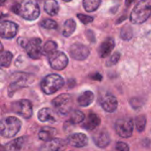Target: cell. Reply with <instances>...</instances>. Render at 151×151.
Instances as JSON below:
<instances>
[{"instance_id": "6da1fadb", "label": "cell", "mask_w": 151, "mask_h": 151, "mask_svg": "<svg viewBox=\"0 0 151 151\" xmlns=\"http://www.w3.org/2000/svg\"><path fill=\"white\" fill-rule=\"evenodd\" d=\"M150 15L151 0H140L130 14V20L134 25L142 24Z\"/></svg>"}, {"instance_id": "7a4b0ae2", "label": "cell", "mask_w": 151, "mask_h": 151, "mask_svg": "<svg viewBox=\"0 0 151 151\" xmlns=\"http://www.w3.org/2000/svg\"><path fill=\"white\" fill-rule=\"evenodd\" d=\"M35 80V75L26 73H15L11 76V83L8 88L9 96H12L18 89L30 86Z\"/></svg>"}, {"instance_id": "3957f363", "label": "cell", "mask_w": 151, "mask_h": 151, "mask_svg": "<svg viewBox=\"0 0 151 151\" xmlns=\"http://www.w3.org/2000/svg\"><path fill=\"white\" fill-rule=\"evenodd\" d=\"M21 128V121L16 117H6L0 119V135L5 138L14 137Z\"/></svg>"}, {"instance_id": "277c9868", "label": "cell", "mask_w": 151, "mask_h": 151, "mask_svg": "<svg viewBox=\"0 0 151 151\" xmlns=\"http://www.w3.org/2000/svg\"><path fill=\"white\" fill-rule=\"evenodd\" d=\"M65 84L64 79L56 73L47 75L41 82V88L46 95H52L58 91Z\"/></svg>"}, {"instance_id": "5b68a950", "label": "cell", "mask_w": 151, "mask_h": 151, "mask_svg": "<svg viewBox=\"0 0 151 151\" xmlns=\"http://www.w3.org/2000/svg\"><path fill=\"white\" fill-rule=\"evenodd\" d=\"M19 15L27 20H35L40 15L38 4L34 0H25L19 4Z\"/></svg>"}, {"instance_id": "8992f818", "label": "cell", "mask_w": 151, "mask_h": 151, "mask_svg": "<svg viewBox=\"0 0 151 151\" xmlns=\"http://www.w3.org/2000/svg\"><path fill=\"white\" fill-rule=\"evenodd\" d=\"M72 96L69 94H61L51 102L56 113L61 116L67 115L72 107Z\"/></svg>"}, {"instance_id": "52a82bcc", "label": "cell", "mask_w": 151, "mask_h": 151, "mask_svg": "<svg viewBox=\"0 0 151 151\" xmlns=\"http://www.w3.org/2000/svg\"><path fill=\"white\" fill-rule=\"evenodd\" d=\"M134 120L131 118L124 117L118 119L115 123V130L122 138H129L133 135Z\"/></svg>"}, {"instance_id": "ba28073f", "label": "cell", "mask_w": 151, "mask_h": 151, "mask_svg": "<svg viewBox=\"0 0 151 151\" xmlns=\"http://www.w3.org/2000/svg\"><path fill=\"white\" fill-rule=\"evenodd\" d=\"M12 111L22 116L25 119H30L33 115V105L29 100L21 99L12 104Z\"/></svg>"}, {"instance_id": "9c48e42d", "label": "cell", "mask_w": 151, "mask_h": 151, "mask_svg": "<svg viewBox=\"0 0 151 151\" xmlns=\"http://www.w3.org/2000/svg\"><path fill=\"white\" fill-rule=\"evenodd\" d=\"M99 104L102 106V108L106 111L112 113L114 112L118 108V100L117 98L111 93H104L101 94L99 96Z\"/></svg>"}, {"instance_id": "30bf717a", "label": "cell", "mask_w": 151, "mask_h": 151, "mask_svg": "<svg viewBox=\"0 0 151 151\" xmlns=\"http://www.w3.org/2000/svg\"><path fill=\"white\" fill-rule=\"evenodd\" d=\"M49 63L50 66L58 71L65 69L68 65V58L66 55L60 51H55L50 55Z\"/></svg>"}, {"instance_id": "8fae6325", "label": "cell", "mask_w": 151, "mask_h": 151, "mask_svg": "<svg viewBox=\"0 0 151 151\" xmlns=\"http://www.w3.org/2000/svg\"><path fill=\"white\" fill-rule=\"evenodd\" d=\"M26 51L33 59H37L42 54V41L39 38H33L27 42V46L25 47Z\"/></svg>"}, {"instance_id": "7c38bea8", "label": "cell", "mask_w": 151, "mask_h": 151, "mask_svg": "<svg viewBox=\"0 0 151 151\" xmlns=\"http://www.w3.org/2000/svg\"><path fill=\"white\" fill-rule=\"evenodd\" d=\"M71 57L75 60H85L90 54L89 49L81 43H73L69 50Z\"/></svg>"}, {"instance_id": "4fadbf2b", "label": "cell", "mask_w": 151, "mask_h": 151, "mask_svg": "<svg viewBox=\"0 0 151 151\" xmlns=\"http://www.w3.org/2000/svg\"><path fill=\"white\" fill-rule=\"evenodd\" d=\"M18 25L12 21L0 22V37L4 39H12L18 33Z\"/></svg>"}, {"instance_id": "5bb4252c", "label": "cell", "mask_w": 151, "mask_h": 151, "mask_svg": "<svg viewBox=\"0 0 151 151\" xmlns=\"http://www.w3.org/2000/svg\"><path fill=\"white\" fill-rule=\"evenodd\" d=\"M93 142L98 148L104 149L110 145L111 137H110L109 133L106 130L102 129V130L96 131L93 134Z\"/></svg>"}, {"instance_id": "9a60e30c", "label": "cell", "mask_w": 151, "mask_h": 151, "mask_svg": "<svg viewBox=\"0 0 151 151\" xmlns=\"http://www.w3.org/2000/svg\"><path fill=\"white\" fill-rule=\"evenodd\" d=\"M67 143L74 148H83L88 143V138L86 134L81 133L73 134L68 136Z\"/></svg>"}, {"instance_id": "2e32d148", "label": "cell", "mask_w": 151, "mask_h": 151, "mask_svg": "<svg viewBox=\"0 0 151 151\" xmlns=\"http://www.w3.org/2000/svg\"><path fill=\"white\" fill-rule=\"evenodd\" d=\"M115 47V41L111 37L106 38L98 49V54L100 58H107Z\"/></svg>"}, {"instance_id": "e0dca14e", "label": "cell", "mask_w": 151, "mask_h": 151, "mask_svg": "<svg viewBox=\"0 0 151 151\" xmlns=\"http://www.w3.org/2000/svg\"><path fill=\"white\" fill-rule=\"evenodd\" d=\"M101 124V119L96 113H89L87 119H84L82 124V128L88 131H93L98 127Z\"/></svg>"}, {"instance_id": "ac0fdd59", "label": "cell", "mask_w": 151, "mask_h": 151, "mask_svg": "<svg viewBox=\"0 0 151 151\" xmlns=\"http://www.w3.org/2000/svg\"><path fill=\"white\" fill-rule=\"evenodd\" d=\"M67 147V142L60 138H53L47 143V148L50 151H64Z\"/></svg>"}, {"instance_id": "d6986e66", "label": "cell", "mask_w": 151, "mask_h": 151, "mask_svg": "<svg viewBox=\"0 0 151 151\" xmlns=\"http://www.w3.org/2000/svg\"><path fill=\"white\" fill-rule=\"evenodd\" d=\"M38 119L41 122H50V123H55L56 119L54 117L53 111L50 108H42L39 110L37 113Z\"/></svg>"}, {"instance_id": "ffe728a7", "label": "cell", "mask_w": 151, "mask_h": 151, "mask_svg": "<svg viewBox=\"0 0 151 151\" xmlns=\"http://www.w3.org/2000/svg\"><path fill=\"white\" fill-rule=\"evenodd\" d=\"M56 134H57V130L55 128L50 127H44L38 133V137L41 141L48 142L55 137Z\"/></svg>"}, {"instance_id": "44dd1931", "label": "cell", "mask_w": 151, "mask_h": 151, "mask_svg": "<svg viewBox=\"0 0 151 151\" xmlns=\"http://www.w3.org/2000/svg\"><path fill=\"white\" fill-rule=\"evenodd\" d=\"M26 137H19L8 142L5 146L6 151H21L26 143Z\"/></svg>"}, {"instance_id": "7402d4cb", "label": "cell", "mask_w": 151, "mask_h": 151, "mask_svg": "<svg viewBox=\"0 0 151 151\" xmlns=\"http://www.w3.org/2000/svg\"><path fill=\"white\" fill-rule=\"evenodd\" d=\"M95 99V95L92 91L87 90L85 92H83L82 94L80 95V96L78 97L77 101L80 106L81 107H88L89 106L93 101Z\"/></svg>"}, {"instance_id": "603a6c76", "label": "cell", "mask_w": 151, "mask_h": 151, "mask_svg": "<svg viewBox=\"0 0 151 151\" xmlns=\"http://www.w3.org/2000/svg\"><path fill=\"white\" fill-rule=\"evenodd\" d=\"M85 119V115L82 111H73V112H71V117L70 119L65 122V126H74V125H77V124H80V123H82Z\"/></svg>"}, {"instance_id": "cb8c5ba5", "label": "cell", "mask_w": 151, "mask_h": 151, "mask_svg": "<svg viewBox=\"0 0 151 151\" xmlns=\"http://www.w3.org/2000/svg\"><path fill=\"white\" fill-rule=\"evenodd\" d=\"M44 11L51 16L57 15L59 11L58 3L56 0H46L44 3Z\"/></svg>"}, {"instance_id": "d4e9b609", "label": "cell", "mask_w": 151, "mask_h": 151, "mask_svg": "<svg viewBox=\"0 0 151 151\" xmlns=\"http://www.w3.org/2000/svg\"><path fill=\"white\" fill-rule=\"evenodd\" d=\"M75 29H76V23H75V21L73 19H69L64 24V28H63L62 34H63L64 36L69 37L70 35H72L73 34Z\"/></svg>"}, {"instance_id": "484cf974", "label": "cell", "mask_w": 151, "mask_h": 151, "mask_svg": "<svg viewBox=\"0 0 151 151\" xmlns=\"http://www.w3.org/2000/svg\"><path fill=\"white\" fill-rule=\"evenodd\" d=\"M101 3L102 0H83V7L87 12H92L99 8Z\"/></svg>"}, {"instance_id": "4316f807", "label": "cell", "mask_w": 151, "mask_h": 151, "mask_svg": "<svg viewBox=\"0 0 151 151\" xmlns=\"http://www.w3.org/2000/svg\"><path fill=\"white\" fill-rule=\"evenodd\" d=\"M134 31L130 25H125L120 31V37L125 41H130L133 38Z\"/></svg>"}, {"instance_id": "83f0119b", "label": "cell", "mask_w": 151, "mask_h": 151, "mask_svg": "<svg viewBox=\"0 0 151 151\" xmlns=\"http://www.w3.org/2000/svg\"><path fill=\"white\" fill-rule=\"evenodd\" d=\"M12 54L9 51H2L0 53V66L8 67L12 62Z\"/></svg>"}, {"instance_id": "f1b7e54d", "label": "cell", "mask_w": 151, "mask_h": 151, "mask_svg": "<svg viewBox=\"0 0 151 151\" xmlns=\"http://www.w3.org/2000/svg\"><path fill=\"white\" fill-rule=\"evenodd\" d=\"M146 124H147V118L145 115H140L136 117L135 125H136V129L138 132L142 133L146 128Z\"/></svg>"}, {"instance_id": "f546056e", "label": "cell", "mask_w": 151, "mask_h": 151, "mask_svg": "<svg viewBox=\"0 0 151 151\" xmlns=\"http://www.w3.org/2000/svg\"><path fill=\"white\" fill-rule=\"evenodd\" d=\"M58 48V45L55 42L53 41H48L44 45H43V48H42V53L44 55H50L52 53H54L56 51Z\"/></svg>"}, {"instance_id": "4dcf8cb0", "label": "cell", "mask_w": 151, "mask_h": 151, "mask_svg": "<svg viewBox=\"0 0 151 151\" xmlns=\"http://www.w3.org/2000/svg\"><path fill=\"white\" fill-rule=\"evenodd\" d=\"M41 26L46 29H56L58 28V24L56 21H54L53 19H45L41 22Z\"/></svg>"}, {"instance_id": "1f68e13d", "label": "cell", "mask_w": 151, "mask_h": 151, "mask_svg": "<svg viewBox=\"0 0 151 151\" xmlns=\"http://www.w3.org/2000/svg\"><path fill=\"white\" fill-rule=\"evenodd\" d=\"M120 59V53L119 52H115L106 62L107 66H113L115 65Z\"/></svg>"}, {"instance_id": "d6a6232c", "label": "cell", "mask_w": 151, "mask_h": 151, "mask_svg": "<svg viewBox=\"0 0 151 151\" xmlns=\"http://www.w3.org/2000/svg\"><path fill=\"white\" fill-rule=\"evenodd\" d=\"M143 104H144L143 101L141 98H138V97H133L130 100V105L134 110H139L140 108H142Z\"/></svg>"}, {"instance_id": "836d02e7", "label": "cell", "mask_w": 151, "mask_h": 151, "mask_svg": "<svg viewBox=\"0 0 151 151\" xmlns=\"http://www.w3.org/2000/svg\"><path fill=\"white\" fill-rule=\"evenodd\" d=\"M112 151H129V146L123 142H119L115 144Z\"/></svg>"}, {"instance_id": "e575fe53", "label": "cell", "mask_w": 151, "mask_h": 151, "mask_svg": "<svg viewBox=\"0 0 151 151\" xmlns=\"http://www.w3.org/2000/svg\"><path fill=\"white\" fill-rule=\"evenodd\" d=\"M78 19L83 23V24H89L94 20V18L92 16H88V15H85L82 13H78L77 14Z\"/></svg>"}, {"instance_id": "d590c367", "label": "cell", "mask_w": 151, "mask_h": 151, "mask_svg": "<svg viewBox=\"0 0 151 151\" xmlns=\"http://www.w3.org/2000/svg\"><path fill=\"white\" fill-rule=\"evenodd\" d=\"M18 42H19V44L20 46H22L23 48H25V47L27 46V44L28 40H27V39L23 38V37H20V38H19Z\"/></svg>"}, {"instance_id": "8d00e7d4", "label": "cell", "mask_w": 151, "mask_h": 151, "mask_svg": "<svg viewBox=\"0 0 151 151\" xmlns=\"http://www.w3.org/2000/svg\"><path fill=\"white\" fill-rule=\"evenodd\" d=\"M90 77H91V79H93L95 81H101L103 80V76L100 73H96L92 74Z\"/></svg>"}, {"instance_id": "74e56055", "label": "cell", "mask_w": 151, "mask_h": 151, "mask_svg": "<svg viewBox=\"0 0 151 151\" xmlns=\"http://www.w3.org/2000/svg\"><path fill=\"white\" fill-rule=\"evenodd\" d=\"M6 80V73L0 68V84L4 83Z\"/></svg>"}, {"instance_id": "f35d334b", "label": "cell", "mask_w": 151, "mask_h": 151, "mask_svg": "<svg viewBox=\"0 0 151 151\" xmlns=\"http://www.w3.org/2000/svg\"><path fill=\"white\" fill-rule=\"evenodd\" d=\"M142 144H143V146H145V147H149V146L150 145V141L149 139H145V140L142 141Z\"/></svg>"}, {"instance_id": "ab89813d", "label": "cell", "mask_w": 151, "mask_h": 151, "mask_svg": "<svg viewBox=\"0 0 151 151\" xmlns=\"http://www.w3.org/2000/svg\"><path fill=\"white\" fill-rule=\"evenodd\" d=\"M134 1H135V0H126V5H127V6H129V5H131Z\"/></svg>"}, {"instance_id": "60d3db41", "label": "cell", "mask_w": 151, "mask_h": 151, "mask_svg": "<svg viewBox=\"0 0 151 151\" xmlns=\"http://www.w3.org/2000/svg\"><path fill=\"white\" fill-rule=\"evenodd\" d=\"M4 17H6V14H4V12H0V20H1L2 19H4Z\"/></svg>"}, {"instance_id": "b9f144b4", "label": "cell", "mask_w": 151, "mask_h": 151, "mask_svg": "<svg viewBox=\"0 0 151 151\" xmlns=\"http://www.w3.org/2000/svg\"><path fill=\"white\" fill-rule=\"evenodd\" d=\"M0 151H6L5 150V147H4L3 145L0 144Z\"/></svg>"}, {"instance_id": "7bdbcfd3", "label": "cell", "mask_w": 151, "mask_h": 151, "mask_svg": "<svg viewBox=\"0 0 151 151\" xmlns=\"http://www.w3.org/2000/svg\"><path fill=\"white\" fill-rule=\"evenodd\" d=\"M3 51V45H2V43H1V42H0V53Z\"/></svg>"}, {"instance_id": "ee69618b", "label": "cell", "mask_w": 151, "mask_h": 151, "mask_svg": "<svg viewBox=\"0 0 151 151\" xmlns=\"http://www.w3.org/2000/svg\"><path fill=\"white\" fill-rule=\"evenodd\" d=\"M4 2H5V0H0V5H2Z\"/></svg>"}, {"instance_id": "f6af8a7d", "label": "cell", "mask_w": 151, "mask_h": 151, "mask_svg": "<svg viewBox=\"0 0 151 151\" xmlns=\"http://www.w3.org/2000/svg\"><path fill=\"white\" fill-rule=\"evenodd\" d=\"M36 1H38V2H42V1H45V0H36Z\"/></svg>"}, {"instance_id": "bcb514c9", "label": "cell", "mask_w": 151, "mask_h": 151, "mask_svg": "<svg viewBox=\"0 0 151 151\" xmlns=\"http://www.w3.org/2000/svg\"><path fill=\"white\" fill-rule=\"evenodd\" d=\"M63 1H65V2H70L71 0H63Z\"/></svg>"}]
</instances>
